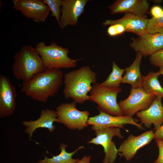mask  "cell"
Masks as SVG:
<instances>
[{
	"label": "cell",
	"instance_id": "cell-25",
	"mask_svg": "<svg viewBox=\"0 0 163 163\" xmlns=\"http://www.w3.org/2000/svg\"><path fill=\"white\" fill-rule=\"evenodd\" d=\"M150 63L158 67H163V49L151 55L149 58Z\"/></svg>",
	"mask_w": 163,
	"mask_h": 163
},
{
	"label": "cell",
	"instance_id": "cell-22",
	"mask_svg": "<svg viewBox=\"0 0 163 163\" xmlns=\"http://www.w3.org/2000/svg\"><path fill=\"white\" fill-rule=\"evenodd\" d=\"M125 69L120 68L114 61L112 62V70L106 79L101 83L103 86L111 88L120 87L122 75Z\"/></svg>",
	"mask_w": 163,
	"mask_h": 163
},
{
	"label": "cell",
	"instance_id": "cell-27",
	"mask_svg": "<svg viewBox=\"0 0 163 163\" xmlns=\"http://www.w3.org/2000/svg\"><path fill=\"white\" fill-rule=\"evenodd\" d=\"M155 140V142L158 149V155L157 158L154 163H163V142L158 139Z\"/></svg>",
	"mask_w": 163,
	"mask_h": 163
},
{
	"label": "cell",
	"instance_id": "cell-24",
	"mask_svg": "<svg viewBox=\"0 0 163 163\" xmlns=\"http://www.w3.org/2000/svg\"><path fill=\"white\" fill-rule=\"evenodd\" d=\"M146 31L151 34H163V16L158 18L152 17L148 19Z\"/></svg>",
	"mask_w": 163,
	"mask_h": 163
},
{
	"label": "cell",
	"instance_id": "cell-29",
	"mask_svg": "<svg viewBox=\"0 0 163 163\" xmlns=\"http://www.w3.org/2000/svg\"><path fill=\"white\" fill-rule=\"evenodd\" d=\"M162 124L154 133V139H158L163 140V122Z\"/></svg>",
	"mask_w": 163,
	"mask_h": 163
},
{
	"label": "cell",
	"instance_id": "cell-7",
	"mask_svg": "<svg viewBox=\"0 0 163 163\" xmlns=\"http://www.w3.org/2000/svg\"><path fill=\"white\" fill-rule=\"evenodd\" d=\"M96 136L88 142V143L101 145L103 148L105 156L103 163H113L118 152L115 143L112 141L113 137L116 136L120 139L124 137L122 135L120 128L109 127L96 129Z\"/></svg>",
	"mask_w": 163,
	"mask_h": 163
},
{
	"label": "cell",
	"instance_id": "cell-28",
	"mask_svg": "<svg viewBox=\"0 0 163 163\" xmlns=\"http://www.w3.org/2000/svg\"><path fill=\"white\" fill-rule=\"evenodd\" d=\"M150 12L152 17L153 18H158L163 16V9L158 5H154L152 7Z\"/></svg>",
	"mask_w": 163,
	"mask_h": 163
},
{
	"label": "cell",
	"instance_id": "cell-10",
	"mask_svg": "<svg viewBox=\"0 0 163 163\" xmlns=\"http://www.w3.org/2000/svg\"><path fill=\"white\" fill-rule=\"evenodd\" d=\"M130 46L144 56H150L163 49V34L145 31L137 38L132 37Z\"/></svg>",
	"mask_w": 163,
	"mask_h": 163
},
{
	"label": "cell",
	"instance_id": "cell-11",
	"mask_svg": "<svg viewBox=\"0 0 163 163\" xmlns=\"http://www.w3.org/2000/svg\"><path fill=\"white\" fill-rule=\"evenodd\" d=\"M16 89L10 79L0 75V117H9L14 113L16 107Z\"/></svg>",
	"mask_w": 163,
	"mask_h": 163
},
{
	"label": "cell",
	"instance_id": "cell-12",
	"mask_svg": "<svg viewBox=\"0 0 163 163\" xmlns=\"http://www.w3.org/2000/svg\"><path fill=\"white\" fill-rule=\"evenodd\" d=\"M97 115L89 117L88 121V125H92V129H96L109 127H115L123 128L124 125L128 124L133 125L139 129H143L140 124L136 122L132 117L123 115H111L101 110Z\"/></svg>",
	"mask_w": 163,
	"mask_h": 163
},
{
	"label": "cell",
	"instance_id": "cell-18",
	"mask_svg": "<svg viewBox=\"0 0 163 163\" xmlns=\"http://www.w3.org/2000/svg\"><path fill=\"white\" fill-rule=\"evenodd\" d=\"M149 6L146 0H117L109 8L113 14L125 13L144 16L148 13Z\"/></svg>",
	"mask_w": 163,
	"mask_h": 163
},
{
	"label": "cell",
	"instance_id": "cell-19",
	"mask_svg": "<svg viewBox=\"0 0 163 163\" xmlns=\"http://www.w3.org/2000/svg\"><path fill=\"white\" fill-rule=\"evenodd\" d=\"M142 56L140 53L136 52L133 62L125 69L126 73L123 77L122 83L129 84L133 88H142L143 76L140 72V65Z\"/></svg>",
	"mask_w": 163,
	"mask_h": 163
},
{
	"label": "cell",
	"instance_id": "cell-31",
	"mask_svg": "<svg viewBox=\"0 0 163 163\" xmlns=\"http://www.w3.org/2000/svg\"><path fill=\"white\" fill-rule=\"evenodd\" d=\"M160 75H163V67H161L160 68V69L158 72Z\"/></svg>",
	"mask_w": 163,
	"mask_h": 163
},
{
	"label": "cell",
	"instance_id": "cell-17",
	"mask_svg": "<svg viewBox=\"0 0 163 163\" xmlns=\"http://www.w3.org/2000/svg\"><path fill=\"white\" fill-rule=\"evenodd\" d=\"M55 122H59L56 111L46 109L42 110L40 117L37 120L24 121L22 124L26 127L24 131L29 135V139L31 140L33 133L37 129L46 128L49 132H53L56 128L53 124Z\"/></svg>",
	"mask_w": 163,
	"mask_h": 163
},
{
	"label": "cell",
	"instance_id": "cell-8",
	"mask_svg": "<svg viewBox=\"0 0 163 163\" xmlns=\"http://www.w3.org/2000/svg\"><path fill=\"white\" fill-rule=\"evenodd\" d=\"M156 97L154 93L145 92L142 88H131L128 97L118 104L124 115L132 117L138 112L148 108Z\"/></svg>",
	"mask_w": 163,
	"mask_h": 163
},
{
	"label": "cell",
	"instance_id": "cell-16",
	"mask_svg": "<svg viewBox=\"0 0 163 163\" xmlns=\"http://www.w3.org/2000/svg\"><path fill=\"white\" fill-rule=\"evenodd\" d=\"M161 100L156 97L148 108L136 114L140 119V124H143L145 127L150 129L153 124L155 130L161 125L163 122V106Z\"/></svg>",
	"mask_w": 163,
	"mask_h": 163
},
{
	"label": "cell",
	"instance_id": "cell-1",
	"mask_svg": "<svg viewBox=\"0 0 163 163\" xmlns=\"http://www.w3.org/2000/svg\"><path fill=\"white\" fill-rule=\"evenodd\" d=\"M63 76L60 69H46L28 82H22L20 91L34 100L46 103L58 93Z\"/></svg>",
	"mask_w": 163,
	"mask_h": 163
},
{
	"label": "cell",
	"instance_id": "cell-15",
	"mask_svg": "<svg viewBox=\"0 0 163 163\" xmlns=\"http://www.w3.org/2000/svg\"><path fill=\"white\" fill-rule=\"evenodd\" d=\"M148 19L131 13H126L121 18L117 20H107L102 23L103 26L120 24L124 27L126 32L134 33L139 36L146 31Z\"/></svg>",
	"mask_w": 163,
	"mask_h": 163
},
{
	"label": "cell",
	"instance_id": "cell-13",
	"mask_svg": "<svg viewBox=\"0 0 163 163\" xmlns=\"http://www.w3.org/2000/svg\"><path fill=\"white\" fill-rule=\"evenodd\" d=\"M154 138L153 130L146 131L137 136L130 134L121 143L117 149L120 156L127 161L130 160L139 149L149 144Z\"/></svg>",
	"mask_w": 163,
	"mask_h": 163
},
{
	"label": "cell",
	"instance_id": "cell-20",
	"mask_svg": "<svg viewBox=\"0 0 163 163\" xmlns=\"http://www.w3.org/2000/svg\"><path fill=\"white\" fill-rule=\"evenodd\" d=\"M160 74L158 72L150 71L143 77L142 88L147 93H154L156 97H163V88L158 79Z\"/></svg>",
	"mask_w": 163,
	"mask_h": 163
},
{
	"label": "cell",
	"instance_id": "cell-6",
	"mask_svg": "<svg viewBox=\"0 0 163 163\" xmlns=\"http://www.w3.org/2000/svg\"><path fill=\"white\" fill-rule=\"evenodd\" d=\"M76 103H62L56 108L59 123L68 129L81 130L87 127L90 113L88 110L80 111L76 108Z\"/></svg>",
	"mask_w": 163,
	"mask_h": 163
},
{
	"label": "cell",
	"instance_id": "cell-2",
	"mask_svg": "<svg viewBox=\"0 0 163 163\" xmlns=\"http://www.w3.org/2000/svg\"><path fill=\"white\" fill-rule=\"evenodd\" d=\"M96 73L89 66H84L64 75L63 93L66 99H72L76 103L82 104L90 101L88 95L96 83Z\"/></svg>",
	"mask_w": 163,
	"mask_h": 163
},
{
	"label": "cell",
	"instance_id": "cell-33",
	"mask_svg": "<svg viewBox=\"0 0 163 163\" xmlns=\"http://www.w3.org/2000/svg\"><path fill=\"white\" fill-rule=\"evenodd\" d=\"M162 141H163V140H162Z\"/></svg>",
	"mask_w": 163,
	"mask_h": 163
},
{
	"label": "cell",
	"instance_id": "cell-23",
	"mask_svg": "<svg viewBox=\"0 0 163 163\" xmlns=\"http://www.w3.org/2000/svg\"><path fill=\"white\" fill-rule=\"evenodd\" d=\"M44 2L48 5L51 11V16L54 17L59 27L62 28L60 19L61 14V8L63 0H43Z\"/></svg>",
	"mask_w": 163,
	"mask_h": 163
},
{
	"label": "cell",
	"instance_id": "cell-32",
	"mask_svg": "<svg viewBox=\"0 0 163 163\" xmlns=\"http://www.w3.org/2000/svg\"><path fill=\"white\" fill-rule=\"evenodd\" d=\"M162 105H163V103L162 104Z\"/></svg>",
	"mask_w": 163,
	"mask_h": 163
},
{
	"label": "cell",
	"instance_id": "cell-4",
	"mask_svg": "<svg viewBox=\"0 0 163 163\" xmlns=\"http://www.w3.org/2000/svg\"><path fill=\"white\" fill-rule=\"evenodd\" d=\"M46 69H69L75 67L81 59H73L68 56V49L52 42L46 45L40 42L35 48Z\"/></svg>",
	"mask_w": 163,
	"mask_h": 163
},
{
	"label": "cell",
	"instance_id": "cell-30",
	"mask_svg": "<svg viewBox=\"0 0 163 163\" xmlns=\"http://www.w3.org/2000/svg\"><path fill=\"white\" fill-rule=\"evenodd\" d=\"M91 160V156L85 155L82 159L74 163H90Z\"/></svg>",
	"mask_w": 163,
	"mask_h": 163
},
{
	"label": "cell",
	"instance_id": "cell-26",
	"mask_svg": "<svg viewBox=\"0 0 163 163\" xmlns=\"http://www.w3.org/2000/svg\"><path fill=\"white\" fill-rule=\"evenodd\" d=\"M125 32L126 30L123 26L119 24L110 25L107 30V34L111 37L120 35Z\"/></svg>",
	"mask_w": 163,
	"mask_h": 163
},
{
	"label": "cell",
	"instance_id": "cell-3",
	"mask_svg": "<svg viewBox=\"0 0 163 163\" xmlns=\"http://www.w3.org/2000/svg\"><path fill=\"white\" fill-rule=\"evenodd\" d=\"M12 72L14 77L23 82H28L46 69L35 48L23 45L14 56Z\"/></svg>",
	"mask_w": 163,
	"mask_h": 163
},
{
	"label": "cell",
	"instance_id": "cell-9",
	"mask_svg": "<svg viewBox=\"0 0 163 163\" xmlns=\"http://www.w3.org/2000/svg\"><path fill=\"white\" fill-rule=\"evenodd\" d=\"M12 2L15 10L37 23L45 22L50 11L43 0H13Z\"/></svg>",
	"mask_w": 163,
	"mask_h": 163
},
{
	"label": "cell",
	"instance_id": "cell-21",
	"mask_svg": "<svg viewBox=\"0 0 163 163\" xmlns=\"http://www.w3.org/2000/svg\"><path fill=\"white\" fill-rule=\"evenodd\" d=\"M67 145L61 143L60 145V153L57 155H53L52 158H49L44 155L43 159H40L38 161V163H74L78 161V159H74L72 157L78 151L84 148L83 146L79 147L78 149L71 152L66 151Z\"/></svg>",
	"mask_w": 163,
	"mask_h": 163
},
{
	"label": "cell",
	"instance_id": "cell-5",
	"mask_svg": "<svg viewBox=\"0 0 163 163\" xmlns=\"http://www.w3.org/2000/svg\"><path fill=\"white\" fill-rule=\"evenodd\" d=\"M121 91L120 87H109L96 82L90 92V100L97 104L99 110L113 116L124 115L117 102V95Z\"/></svg>",
	"mask_w": 163,
	"mask_h": 163
},
{
	"label": "cell",
	"instance_id": "cell-14",
	"mask_svg": "<svg viewBox=\"0 0 163 163\" xmlns=\"http://www.w3.org/2000/svg\"><path fill=\"white\" fill-rule=\"evenodd\" d=\"M88 0H63L60 22L62 28L68 25L75 26L84 12Z\"/></svg>",
	"mask_w": 163,
	"mask_h": 163
}]
</instances>
